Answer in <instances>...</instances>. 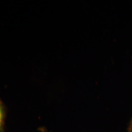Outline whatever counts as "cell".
I'll return each instance as SVG.
<instances>
[{
	"label": "cell",
	"mask_w": 132,
	"mask_h": 132,
	"mask_svg": "<svg viewBox=\"0 0 132 132\" xmlns=\"http://www.w3.org/2000/svg\"><path fill=\"white\" fill-rule=\"evenodd\" d=\"M5 117H6V113H5V106L0 100V132H4Z\"/></svg>",
	"instance_id": "1"
},
{
	"label": "cell",
	"mask_w": 132,
	"mask_h": 132,
	"mask_svg": "<svg viewBox=\"0 0 132 132\" xmlns=\"http://www.w3.org/2000/svg\"><path fill=\"white\" fill-rule=\"evenodd\" d=\"M128 132H132V118L131 120V121H130L128 128Z\"/></svg>",
	"instance_id": "2"
}]
</instances>
